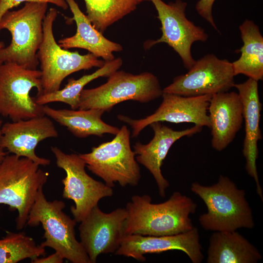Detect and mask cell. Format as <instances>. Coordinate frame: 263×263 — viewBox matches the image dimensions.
I'll use <instances>...</instances> for the list:
<instances>
[{
  "label": "cell",
  "instance_id": "24",
  "mask_svg": "<svg viewBox=\"0 0 263 263\" xmlns=\"http://www.w3.org/2000/svg\"><path fill=\"white\" fill-rule=\"evenodd\" d=\"M123 63L121 57L105 61L104 65L92 74L85 75L77 79L70 78L61 89L35 97V102L40 105L51 102H60L69 105L72 109H78L80 95L84 87L91 81L100 77H109L118 70Z\"/></svg>",
  "mask_w": 263,
  "mask_h": 263
},
{
  "label": "cell",
  "instance_id": "12",
  "mask_svg": "<svg viewBox=\"0 0 263 263\" xmlns=\"http://www.w3.org/2000/svg\"><path fill=\"white\" fill-rule=\"evenodd\" d=\"M187 73L175 77L163 93L185 96L211 95L228 91L233 87L232 62L207 54L196 60Z\"/></svg>",
  "mask_w": 263,
  "mask_h": 263
},
{
  "label": "cell",
  "instance_id": "10",
  "mask_svg": "<svg viewBox=\"0 0 263 263\" xmlns=\"http://www.w3.org/2000/svg\"><path fill=\"white\" fill-rule=\"evenodd\" d=\"M51 150L57 166L66 172L62 180V196L74 202L71 212L76 222L80 223L101 199L113 196V189L87 173L86 164L79 154H67L57 147H51Z\"/></svg>",
  "mask_w": 263,
  "mask_h": 263
},
{
  "label": "cell",
  "instance_id": "21",
  "mask_svg": "<svg viewBox=\"0 0 263 263\" xmlns=\"http://www.w3.org/2000/svg\"><path fill=\"white\" fill-rule=\"evenodd\" d=\"M262 258L258 249L236 230L215 231L210 237L207 263H256Z\"/></svg>",
  "mask_w": 263,
  "mask_h": 263
},
{
  "label": "cell",
  "instance_id": "16",
  "mask_svg": "<svg viewBox=\"0 0 263 263\" xmlns=\"http://www.w3.org/2000/svg\"><path fill=\"white\" fill-rule=\"evenodd\" d=\"M177 250L185 253L193 263H200L204 259L198 229L178 234L168 236H145L131 234L122 236L120 245L115 252L119 256L145 262L144 255Z\"/></svg>",
  "mask_w": 263,
  "mask_h": 263
},
{
  "label": "cell",
  "instance_id": "18",
  "mask_svg": "<svg viewBox=\"0 0 263 263\" xmlns=\"http://www.w3.org/2000/svg\"><path fill=\"white\" fill-rule=\"evenodd\" d=\"M154 132V136L147 144L136 142L133 146L137 162L143 165L152 175L158 187L159 194L166 196V189L169 187V182L164 178L161 167L169 149L178 140L185 136H191L202 130V127H194L182 131H174L155 122L150 125Z\"/></svg>",
  "mask_w": 263,
  "mask_h": 263
},
{
  "label": "cell",
  "instance_id": "11",
  "mask_svg": "<svg viewBox=\"0 0 263 263\" xmlns=\"http://www.w3.org/2000/svg\"><path fill=\"white\" fill-rule=\"evenodd\" d=\"M149 1L157 12L162 34L159 39L146 41L145 48L150 49L160 43H167L178 54L185 67L189 69L196 61L191 55L192 44L196 41L206 42L208 35L203 28L187 19L186 2L176 0L167 4L162 0Z\"/></svg>",
  "mask_w": 263,
  "mask_h": 263
},
{
  "label": "cell",
  "instance_id": "15",
  "mask_svg": "<svg viewBox=\"0 0 263 263\" xmlns=\"http://www.w3.org/2000/svg\"><path fill=\"white\" fill-rule=\"evenodd\" d=\"M0 148L8 153L27 158L39 166H47L49 159L35 153L38 143L48 138H56L58 132L51 118L44 115L2 124Z\"/></svg>",
  "mask_w": 263,
  "mask_h": 263
},
{
  "label": "cell",
  "instance_id": "31",
  "mask_svg": "<svg viewBox=\"0 0 263 263\" xmlns=\"http://www.w3.org/2000/svg\"><path fill=\"white\" fill-rule=\"evenodd\" d=\"M5 47L4 44L2 41H0V49ZM2 64L0 62V65Z\"/></svg>",
  "mask_w": 263,
  "mask_h": 263
},
{
  "label": "cell",
  "instance_id": "1",
  "mask_svg": "<svg viewBox=\"0 0 263 263\" xmlns=\"http://www.w3.org/2000/svg\"><path fill=\"white\" fill-rule=\"evenodd\" d=\"M196 207L190 198L179 191L159 204L152 203L148 194L133 195L126 206L127 217L122 236H168L187 232L194 227L189 215L195 212Z\"/></svg>",
  "mask_w": 263,
  "mask_h": 263
},
{
  "label": "cell",
  "instance_id": "20",
  "mask_svg": "<svg viewBox=\"0 0 263 263\" xmlns=\"http://www.w3.org/2000/svg\"><path fill=\"white\" fill-rule=\"evenodd\" d=\"M65 1L73 15L68 20L75 22L76 32L73 36L59 39V45L66 50L75 48L86 50L96 57H101L105 61L113 59V53L121 51L122 46L107 39L95 29L75 0Z\"/></svg>",
  "mask_w": 263,
  "mask_h": 263
},
{
  "label": "cell",
  "instance_id": "5",
  "mask_svg": "<svg viewBox=\"0 0 263 263\" xmlns=\"http://www.w3.org/2000/svg\"><path fill=\"white\" fill-rule=\"evenodd\" d=\"M65 204L60 200L49 201L39 188L30 211L27 224L30 226L41 224L45 239L40 245L54 249L64 259L73 263H91L82 246L75 236L76 222L63 209Z\"/></svg>",
  "mask_w": 263,
  "mask_h": 263
},
{
  "label": "cell",
  "instance_id": "19",
  "mask_svg": "<svg viewBox=\"0 0 263 263\" xmlns=\"http://www.w3.org/2000/svg\"><path fill=\"white\" fill-rule=\"evenodd\" d=\"M208 111L211 146L220 151L232 142L243 124V105L238 93L227 91L213 94Z\"/></svg>",
  "mask_w": 263,
  "mask_h": 263
},
{
  "label": "cell",
  "instance_id": "17",
  "mask_svg": "<svg viewBox=\"0 0 263 263\" xmlns=\"http://www.w3.org/2000/svg\"><path fill=\"white\" fill-rule=\"evenodd\" d=\"M241 100L243 118L245 122V136L243 154L245 159V169L256 183V191L263 201V190L260 185L256 161L258 157V142L262 139L259 124L262 110L258 81L249 78L246 81L234 84Z\"/></svg>",
  "mask_w": 263,
  "mask_h": 263
},
{
  "label": "cell",
  "instance_id": "30",
  "mask_svg": "<svg viewBox=\"0 0 263 263\" xmlns=\"http://www.w3.org/2000/svg\"><path fill=\"white\" fill-rule=\"evenodd\" d=\"M2 125V121L0 120V137L1 133V127ZM8 154V152L4 151V150L0 148V164L3 161L5 157Z\"/></svg>",
  "mask_w": 263,
  "mask_h": 263
},
{
  "label": "cell",
  "instance_id": "27",
  "mask_svg": "<svg viewBox=\"0 0 263 263\" xmlns=\"http://www.w3.org/2000/svg\"><path fill=\"white\" fill-rule=\"evenodd\" d=\"M23 2H43L51 3L63 10H66L68 5L65 0H0V20L5 12L18 6Z\"/></svg>",
  "mask_w": 263,
  "mask_h": 263
},
{
  "label": "cell",
  "instance_id": "2",
  "mask_svg": "<svg viewBox=\"0 0 263 263\" xmlns=\"http://www.w3.org/2000/svg\"><path fill=\"white\" fill-rule=\"evenodd\" d=\"M190 189L207 207V212L199 218L205 230L235 231L240 228L254 227L252 212L245 191L239 189L227 177L221 175L218 181L210 186L194 182Z\"/></svg>",
  "mask_w": 263,
  "mask_h": 263
},
{
  "label": "cell",
  "instance_id": "29",
  "mask_svg": "<svg viewBox=\"0 0 263 263\" xmlns=\"http://www.w3.org/2000/svg\"><path fill=\"white\" fill-rule=\"evenodd\" d=\"M64 258L57 252L46 257H37L31 259L32 263H62Z\"/></svg>",
  "mask_w": 263,
  "mask_h": 263
},
{
  "label": "cell",
  "instance_id": "4",
  "mask_svg": "<svg viewBox=\"0 0 263 263\" xmlns=\"http://www.w3.org/2000/svg\"><path fill=\"white\" fill-rule=\"evenodd\" d=\"M32 160L8 154L0 164V204L17 210L16 228L27 224L30 211L40 188L47 182L49 173Z\"/></svg>",
  "mask_w": 263,
  "mask_h": 263
},
{
  "label": "cell",
  "instance_id": "9",
  "mask_svg": "<svg viewBox=\"0 0 263 263\" xmlns=\"http://www.w3.org/2000/svg\"><path fill=\"white\" fill-rule=\"evenodd\" d=\"M41 73L16 63L4 62L0 65V114L12 121L28 119L45 115L43 105L35 102L30 95L36 88L37 96L42 94Z\"/></svg>",
  "mask_w": 263,
  "mask_h": 263
},
{
  "label": "cell",
  "instance_id": "14",
  "mask_svg": "<svg viewBox=\"0 0 263 263\" xmlns=\"http://www.w3.org/2000/svg\"><path fill=\"white\" fill-rule=\"evenodd\" d=\"M127 217L125 208L105 213L97 205L80 222V242L91 263H96L99 255L115 253L120 245Z\"/></svg>",
  "mask_w": 263,
  "mask_h": 263
},
{
  "label": "cell",
  "instance_id": "8",
  "mask_svg": "<svg viewBox=\"0 0 263 263\" xmlns=\"http://www.w3.org/2000/svg\"><path fill=\"white\" fill-rule=\"evenodd\" d=\"M130 138V131L123 125L112 141L79 155L88 169L103 179L107 186L113 188L118 183L123 188L128 185L135 187L141 175L135 154L131 148Z\"/></svg>",
  "mask_w": 263,
  "mask_h": 263
},
{
  "label": "cell",
  "instance_id": "26",
  "mask_svg": "<svg viewBox=\"0 0 263 263\" xmlns=\"http://www.w3.org/2000/svg\"><path fill=\"white\" fill-rule=\"evenodd\" d=\"M45 254V247L37 244L33 238L23 232H10L0 240V263H16Z\"/></svg>",
  "mask_w": 263,
  "mask_h": 263
},
{
  "label": "cell",
  "instance_id": "7",
  "mask_svg": "<svg viewBox=\"0 0 263 263\" xmlns=\"http://www.w3.org/2000/svg\"><path fill=\"white\" fill-rule=\"evenodd\" d=\"M58 13L50 8L43 21V38L37 52L40 65L43 94L60 89L62 82L69 75L82 70L102 67L105 61L89 53L82 55L61 48L55 40L53 24ZM42 95V94H41Z\"/></svg>",
  "mask_w": 263,
  "mask_h": 263
},
{
  "label": "cell",
  "instance_id": "13",
  "mask_svg": "<svg viewBox=\"0 0 263 263\" xmlns=\"http://www.w3.org/2000/svg\"><path fill=\"white\" fill-rule=\"evenodd\" d=\"M162 96L163 100L157 109L144 118L133 119L125 115H117L120 121L131 127L132 137H137L142 130L155 122L191 123L202 128H210L207 112L212 95L185 96L163 93Z\"/></svg>",
  "mask_w": 263,
  "mask_h": 263
},
{
  "label": "cell",
  "instance_id": "23",
  "mask_svg": "<svg viewBox=\"0 0 263 263\" xmlns=\"http://www.w3.org/2000/svg\"><path fill=\"white\" fill-rule=\"evenodd\" d=\"M239 29L243 45L239 58L232 62L234 75L243 74L257 81L263 79V37L253 21L246 19Z\"/></svg>",
  "mask_w": 263,
  "mask_h": 263
},
{
  "label": "cell",
  "instance_id": "25",
  "mask_svg": "<svg viewBox=\"0 0 263 263\" xmlns=\"http://www.w3.org/2000/svg\"><path fill=\"white\" fill-rule=\"evenodd\" d=\"M86 16L94 28L103 34L111 25L149 0H84Z\"/></svg>",
  "mask_w": 263,
  "mask_h": 263
},
{
  "label": "cell",
  "instance_id": "28",
  "mask_svg": "<svg viewBox=\"0 0 263 263\" xmlns=\"http://www.w3.org/2000/svg\"><path fill=\"white\" fill-rule=\"evenodd\" d=\"M215 0H199L195 6V9L198 14L216 30L217 27L212 16V7Z\"/></svg>",
  "mask_w": 263,
  "mask_h": 263
},
{
  "label": "cell",
  "instance_id": "22",
  "mask_svg": "<svg viewBox=\"0 0 263 263\" xmlns=\"http://www.w3.org/2000/svg\"><path fill=\"white\" fill-rule=\"evenodd\" d=\"M44 114L64 126L74 136L85 138L90 135L101 137L105 133L116 135L119 129L104 122L105 112L98 109L87 110L55 109L43 105Z\"/></svg>",
  "mask_w": 263,
  "mask_h": 263
},
{
  "label": "cell",
  "instance_id": "6",
  "mask_svg": "<svg viewBox=\"0 0 263 263\" xmlns=\"http://www.w3.org/2000/svg\"><path fill=\"white\" fill-rule=\"evenodd\" d=\"M108 77L105 83L81 91L78 109H98L109 112L121 102L147 103L163 94L158 79L150 72L133 75L117 70Z\"/></svg>",
  "mask_w": 263,
  "mask_h": 263
},
{
  "label": "cell",
  "instance_id": "3",
  "mask_svg": "<svg viewBox=\"0 0 263 263\" xmlns=\"http://www.w3.org/2000/svg\"><path fill=\"white\" fill-rule=\"evenodd\" d=\"M48 3L26 2L18 10H9L0 20V32L8 30L10 44L0 49V62H14L29 69L39 64L37 52L43 38V21Z\"/></svg>",
  "mask_w": 263,
  "mask_h": 263
}]
</instances>
